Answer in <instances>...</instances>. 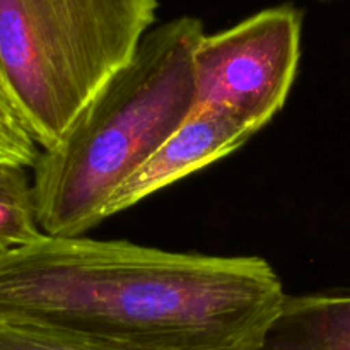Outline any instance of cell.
<instances>
[{
    "label": "cell",
    "instance_id": "7a4b0ae2",
    "mask_svg": "<svg viewBox=\"0 0 350 350\" xmlns=\"http://www.w3.org/2000/svg\"><path fill=\"white\" fill-rule=\"evenodd\" d=\"M205 34L198 17L152 27L132 60L116 72L33 167L41 231L85 236L105 221L111 195L190 116L193 55Z\"/></svg>",
    "mask_w": 350,
    "mask_h": 350
},
{
    "label": "cell",
    "instance_id": "9c48e42d",
    "mask_svg": "<svg viewBox=\"0 0 350 350\" xmlns=\"http://www.w3.org/2000/svg\"><path fill=\"white\" fill-rule=\"evenodd\" d=\"M40 154L41 147L0 85V164L33 170Z\"/></svg>",
    "mask_w": 350,
    "mask_h": 350
},
{
    "label": "cell",
    "instance_id": "ba28073f",
    "mask_svg": "<svg viewBox=\"0 0 350 350\" xmlns=\"http://www.w3.org/2000/svg\"><path fill=\"white\" fill-rule=\"evenodd\" d=\"M0 350H120L0 318Z\"/></svg>",
    "mask_w": 350,
    "mask_h": 350
},
{
    "label": "cell",
    "instance_id": "8992f818",
    "mask_svg": "<svg viewBox=\"0 0 350 350\" xmlns=\"http://www.w3.org/2000/svg\"><path fill=\"white\" fill-rule=\"evenodd\" d=\"M260 350H350V289L287 294Z\"/></svg>",
    "mask_w": 350,
    "mask_h": 350
},
{
    "label": "cell",
    "instance_id": "52a82bcc",
    "mask_svg": "<svg viewBox=\"0 0 350 350\" xmlns=\"http://www.w3.org/2000/svg\"><path fill=\"white\" fill-rule=\"evenodd\" d=\"M34 204L33 176L27 167L0 164V252L21 248L41 239Z\"/></svg>",
    "mask_w": 350,
    "mask_h": 350
},
{
    "label": "cell",
    "instance_id": "3957f363",
    "mask_svg": "<svg viewBox=\"0 0 350 350\" xmlns=\"http://www.w3.org/2000/svg\"><path fill=\"white\" fill-rule=\"evenodd\" d=\"M159 0H0V85L50 149L133 58Z\"/></svg>",
    "mask_w": 350,
    "mask_h": 350
},
{
    "label": "cell",
    "instance_id": "277c9868",
    "mask_svg": "<svg viewBox=\"0 0 350 350\" xmlns=\"http://www.w3.org/2000/svg\"><path fill=\"white\" fill-rule=\"evenodd\" d=\"M301 36L303 12L291 3L204 34L193 55V109H221L260 132L289 98L301 60Z\"/></svg>",
    "mask_w": 350,
    "mask_h": 350
},
{
    "label": "cell",
    "instance_id": "6da1fadb",
    "mask_svg": "<svg viewBox=\"0 0 350 350\" xmlns=\"http://www.w3.org/2000/svg\"><path fill=\"white\" fill-rule=\"evenodd\" d=\"M286 297L260 256L88 236L0 252V318L120 350H260Z\"/></svg>",
    "mask_w": 350,
    "mask_h": 350
},
{
    "label": "cell",
    "instance_id": "5b68a950",
    "mask_svg": "<svg viewBox=\"0 0 350 350\" xmlns=\"http://www.w3.org/2000/svg\"><path fill=\"white\" fill-rule=\"evenodd\" d=\"M255 132L221 109L198 108L111 195L105 221L245 146Z\"/></svg>",
    "mask_w": 350,
    "mask_h": 350
}]
</instances>
